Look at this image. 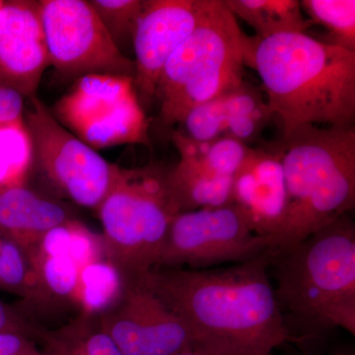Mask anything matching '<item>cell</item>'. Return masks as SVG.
<instances>
[{
  "mask_svg": "<svg viewBox=\"0 0 355 355\" xmlns=\"http://www.w3.org/2000/svg\"><path fill=\"white\" fill-rule=\"evenodd\" d=\"M277 249L227 268H154L142 279L207 355H272L300 342L286 323L270 280Z\"/></svg>",
  "mask_w": 355,
  "mask_h": 355,
  "instance_id": "cell-1",
  "label": "cell"
},
{
  "mask_svg": "<svg viewBox=\"0 0 355 355\" xmlns=\"http://www.w3.org/2000/svg\"><path fill=\"white\" fill-rule=\"evenodd\" d=\"M243 62L260 76L282 137L303 125L354 128L355 51L306 33L246 35Z\"/></svg>",
  "mask_w": 355,
  "mask_h": 355,
  "instance_id": "cell-2",
  "label": "cell"
},
{
  "mask_svg": "<svg viewBox=\"0 0 355 355\" xmlns=\"http://www.w3.org/2000/svg\"><path fill=\"white\" fill-rule=\"evenodd\" d=\"M275 297L289 330L304 338L342 328L355 336V225L349 214L272 261Z\"/></svg>",
  "mask_w": 355,
  "mask_h": 355,
  "instance_id": "cell-3",
  "label": "cell"
},
{
  "mask_svg": "<svg viewBox=\"0 0 355 355\" xmlns=\"http://www.w3.org/2000/svg\"><path fill=\"white\" fill-rule=\"evenodd\" d=\"M286 188L277 253L349 214L355 205V128L303 125L277 144Z\"/></svg>",
  "mask_w": 355,
  "mask_h": 355,
  "instance_id": "cell-4",
  "label": "cell"
},
{
  "mask_svg": "<svg viewBox=\"0 0 355 355\" xmlns=\"http://www.w3.org/2000/svg\"><path fill=\"white\" fill-rule=\"evenodd\" d=\"M106 257L130 280L157 266L168 228L179 214L168 184V170L156 165L135 169L119 166L98 207Z\"/></svg>",
  "mask_w": 355,
  "mask_h": 355,
  "instance_id": "cell-5",
  "label": "cell"
},
{
  "mask_svg": "<svg viewBox=\"0 0 355 355\" xmlns=\"http://www.w3.org/2000/svg\"><path fill=\"white\" fill-rule=\"evenodd\" d=\"M246 34L223 0H202L195 29L168 60L156 97L165 101L184 88L220 93L244 79Z\"/></svg>",
  "mask_w": 355,
  "mask_h": 355,
  "instance_id": "cell-6",
  "label": "cell"
},
{
  "mask_svg": "<svg viewBox=\"0 0 355 355\" xmlns=\"http://www.w3.org/2000/svg\"><path fill=\"white\" fill-rule=\"evenodd\" d=\"M53 118L95 150L123 144L149 146V121L133 77H79L55 103Z\"/></svg>",
  "mask_w": 355,
  "mask_h": 355,
  "instance_id": "cell-7",
  "label": "cell"
},
{
  "mask_svg": "<svg viewBox=\"0 0 355 355\" xmlns=\"http://www.w3.org/2000/svg\"><path fill=\"white\" fill-rule=\"evenodd\" d=\"M275 248L256 234L234 203L179 212L173 217L155 268L207 270L254 260Z\"/></svg>",
  "mask_w": 355,
  "mask_h": 355,
  "instance_id": "cell-8",
  "label": "cell"
},
{
  "mask_svg": "<svg viewBox=\"0 0 355 355\" xmlns=\"http://www.w3.org/2000/svg\"><path fill=\"white\" fill-rule=\"evenodd\" d=\"M24 116L35 163L51 184L80 207L97 209L113 184L119 166L70 132L37 96Z\"/></svg>",
  "mask_w": 355,
  "mask_h": 355,
  "instance_id": "cell-9",
  "label": "cell"
},
{
  "mask_svg": "<svg viewBox=\"0 0 355 355\" xmlns=\"http://www.w3.org/2000/svg\"><path fill=\"white\" fill-rule=\"evenodd\" d=\"M38 6L50 64L60 74L135 78V62L119 50L89 1L41 0Z\"/></svg>",
  "mask_w": 355,
  "mask_h": 355,
  "instance_id": "cell-10",
  "label": "cell"
},
{
  "mask_svg": "<svg viewBox=\"0 0 355 355\" xmlns=\"http://www.w3.org/2000/svg\"><path fill=\"white\" fill-rule=\"evenodd\" d=\"M123 355H175L193 349L188 329L144 280L128 284L120 302L101 316Z\"/></svg>",
  "mask_w": 355,
  "mask_h": 355,
  "instance_id": "cell-11",
  "label": "cell"
},
{
  "mask_svg": "<svg viewBox=\"0 0 355 355\" xmlns=\"http://www.w3.org/2000/svg\"><path fill=\"white\" fill-rule=\"evenodd\" d=\"M202 0H144L135 33V91L142 107L156 97L168 60L195 29Z\"/></svg>",
  "mask_w": 355,
  "mask_h": 355,
  "instance_id": "cell-12",
  "label": "cell"
},
{
  "mask_svg": "<svg viewBox=\"0 0 355 355\" xmlns=\"http://www.w3.org/2000/svg\"><path fill=\"white\" fill-rule=\"evenodd\" d=\"M38 1H4L0 10V83L27 99L50 67Z\"/></svg>",
  "mask_w": 355,
  "mask_h": 355,
  "instance_id": "cell-13",
  "label": "cell"
},
{
  "mask_svg": "<svg viewBox=\"0 0 355 355\" xmlns=\"http://www.w3.org/2000/svg\"><path fill=\"white\" fill-rule=\"evenodd\" d=\"M231 203L237 205L256 234L277 242L286 216V188L277 144L252 148L233 176Z\"/></svg>",
  "mask_w": 355,
  "mask_h": 355,
  "instance_id": "cell-14",
  "label": "cell"
},
{
  "mask_svg": "<svg viewBox=\"0 0 355 355\" xmlns=\"http://www.w3.org/2000/svg\"><path fill=\"white\" fill-rule=\"evenodd\" d=\"M273 116L263 93L248 81L191 110L179 132L191 139L209 141L230 137L250 144L260 137Z\"/></svg>",
  "mask_w": 355,
  "mask_h": 355,
  "instance_id": "cell-15",
  "label": "cell"
},
{
  "mask_svg": "<svg viewBox=\"0 0 355 355\" xmlns=\"http://www.w3.org/2000/svg\"><path fill=\"white\" fill-rule=\"evenodd\" d=\"M70 219L67 207L42 197L27 186L0 193V234L16 243L25 254L49 230Z\"/></svg>",
  "mask_w": 355,
  "mask_h": 355,
  "instance_id": "cell-16",
  "label": "cell"
},
{
  "mask_svg": "<svg viewBox=\"0 0 355 355\" xmlns=\"http://www.w3.org/2000/svg\"><path fill=\"white\" fill-rule=\"evenodd\" d=\"M168 184L180 212L231 203L233 178L219 176L184 159L168 170Z\"/></svg>",
  "mask_w": 355,
  "mask_h": 355,
  "instance_id": "cell-17",
  "label": "cell"
},
{
  "mask_svg": "<svg viewBox=\"0 0 355 355\" xmlns=\"http://www.w3.org/2000/svg\"><path fill=\"white\" fill-rule=\"evenodd\" d=\"M236 18H240L257 32L268 38L286 33H305L312 26L306 19L297 0H223Z\"/></svg>",
  "mask_w": 355,
  "mask_h": 355,
  "instance_id": "cell-18",
  "label": "cell"
},
{
  "mask_svg": "<svg viewBox=\"0 0 355 355\" xmlns=\"http://www.w3.org/2000/svg\"><path fill=\"white\" fill-rule=\"evenodd\" d=\"M132 282L116 263L102 259L79 270L73 302L87 316H102L120 302Z\"/></svg>",
  "mask_w": 355,
  "mask_h": 355,
  "instance_id": "cell-19",
  "label": "cell"
},
{
  "mask_svg": "<svg viewBox=\"0 0 355 355\" xmlns=\"http://www.w3.org/2000/svg\"><path fill=\"white\" fill-rule=\"evenodd\" d=\"M170 139L180 154V159L223 177L233 178L252 149L233 137H222L200 141L186 137L178 130L170 133Z\"/></svg>",
  "mask_w": 355,
  "mask_h": 355,
  "instance_id": "cell-20",
  "label": "cell"
},
{
  "mask_svg": "<svg viewBox=\"0 0 355 355\" xmlns=\"http://www.w3.org/2000/svg\"><path fill=\"white\" fill-rule=\"evenodd\" d=\"M34 164V146L25 121L0 125V193L26 186Z\"/></svg>",
  "mask_w": 355,
  "mask_h": 355,
  "instance_id": "cell-21",
  "label": "cell"
},
{
  "mask_svg": "<svg viewBox=\"0 0 355 355\" xmlns=\"http://www.w3.org/2000/svg\"><path fill=\"white\" fill-rule=\"evenodd\" d=\"M300 6L312 25L329 32L327 44L355 51L354 0H303Z\"/></svg>",
  "mask_w": 355,
  "mask_h": 355,
  "instance_id": "cell-22",
  "label": "cell"
},
{
  "mask_svg": "<svg viewBox=\"0 0 355 355\" xmlns=\"http://www.w3.org/2000/svg\"><path fill=\"white\" fill-rule=\"evenodd\" d=\"M29 261L33 277L32 295L46 291L50 295L73 301L79 268L69 257H46Z\"/></svg>",
  "mask_w": 355,
  "mask_h": 355,
  "instance_id": "cell-23",
  "label": "cell"
},
{
  "mask_svg": "<svg viewBox=\"0 0 355 355\" xmlns=\"http://www.w3.org/2000/svg\"><path fill=\"white\" fill-rule=\"evenodd\" d=\"M89 3L121 53L128 44L132 46L133 33L144 0H91Z\"/></svg>",
  "mask_w": 355,
  "mask_h": 355,
  "instance_id": "cell-24",
  "label": "cell"
},
{
  "mask_svg": "<svg viewBox=\"0 0 355 355\" xmlns=\"http://www.w3.org/2000/svg\"><path fill=\"white\" fill-rule=\"evenodd\" d=\"M0 288L31 297L33 277L25 252L0 234Z\"/></svg>",
  "mask_w": 355,
  "mask_h": 355,
  "instance_id": "cell-25",
  "label": "cell"
},
{
  "mask_svg": "<svg viewBox=\"0 0 355 355\" xmlns=\"http://www.w3.org/2000/svg\"><path fill=\"white\" fill-rule=\"evenodd\" d=\"M70 228L71 242L69 257L78 266L79 270L89 263L104 259L106 250L102 236L95 234L81 222L74 219L70 221Z\"/></svg>",
  "mask_w": 355,
  "mask_h": 355,
  "instance_id": "cell-26",
  "label": "cell"
},
{
  "mask_svg": "<svg viewBox=\"0 0 355 355\" xmlns=\"http://www.w3.org/2000/svg\"><path fill=\"white\" fill-rule=\"evenodd\" d=\"M62 352L70 355H123L113 338L102 330L86 336L69 347H64Z\"/></svg>",
  "mask_w": 355,
  "mask_h": 355,
  "instance_id": "cell-27",
  "label": "cell"
},
{
  "mask_svg": "<svg viewBox=\"0 0 355 355\" xmlns=\"http://www.w3.org/2000/svg\"><path fill=\"white\" fill-rule=\"evenodd\" d=\"M24 99L15 89L0 83V125L24 123Z\"/></svg>",
  "mask_w": 355,
  "mask_h": 355,
  "instance_id": "cell-28",
  "label": "cell"
},
{
  "mask_svg": "<svg viewBox=\"0 0 355 355\" xmlns=\"http://www.w3.org/2000/svg\"><path fill=\"white\" fill-rule=\"evenodd\" d=\"M38 354L24 334L0 331V355H34Z\"/></svg>",
  "mask_w": 355,
  "mask_h": 355,
  "instance_id": "cell-29",
  "label": "cell"
},
{
  "mask_svg": "<svg viewBox=\"0 0 355 355\" xmlns=\"http://www.w3.org/2000/svg\"><path fill=\"white\" fill-rule=\"evenodd\" d=\"M29 331L27 324L12 308L0 300V331L24 334Z\"/></svg>",
  "mask_w": 355,
  "mask_h": 355,
  "instance_id": "cell-30",
  "label": "cell"
},
{
  "mask_svg": "<svg viewBox=\"0 0 355 355\" xmlns=\"http://www.w3.org/2000/svg\"><path fill=\"white\" fill-rule=\"evenodd\" d=\"M175 355H207L205 354H202V352H196V350H186V352H180V354H177Z\"/></svg>",
  "mask_w": 355,
  "mask_h": 355,
  "instance_id": "cell-31",
  "label": "cell"
},
{
  "mask_svg": "<svg viewBox=\"0 0 355 355\" xmlns=\"http://www.w3.org/2000/svg\"><path fill=\"white\" fill-rule=\"evenodd\" d=\"M347 350H342V352H335V354H333L331 355H347Z\"/></svg>",
  "mask_w": 355,
  "mask_h": 355,
  "instance_id": "cell-32",
  "label": "cell"
},
{
  "mask_svg": "<svg viewBox=\"0 0 355 355\" xmlns=\"http://www.w3.org/2000/svg\"><path fill=\"white\" fill-rule=\"evenodd\" d=\"M3 6H4V1H1V0H0V10H1L2 7H3Z\"/></svg>",
  "mask_w": 355,
  "mask_h": 355,
  "instance_id": "cell-33",
  "label": "cell"
},
{
  "mask_svg": "<svg viewBox=\"0 0 355 355\" xmlns=\"http://www.w3.org/2000/svg\"><path fill=\"white\" fill-rule=\"evenodd\" d=\"M347 355H354V352H347Z\"/></svg>",
  "mask_w": 355,
  "mask_h": 355,
  "instance_id": "cell-34",
  "label": "cell"
},
{
  "mask_svg": "<svg viewBox=\"0 0 355 355\" xmlns=\"http://www.w3.org/2000/svg\"><path fill=\"white\" fill-rule=\"evenodd\" d=\"M64 355H70V354H64Z\"/></svg>",
  "mask_w": 355,
  "mask_h": 355,
  "instance_id": "cell-35",
  "label": "cell"
},
{
  "mask_svg": "<svg viewBox=\"0 0 355 355\" xmlns=\"http://www.w3.org/2000/svg\"><path fill=\"white\" fill-rule=\"evenodd\" d=\"M34 355H40L39 354H34Z\"/></svg>",
  "mask_w": 355,
  "mask_h": 355,
  "instance_id": "cell-36",
  "label": "cell"
}]
</instances>
